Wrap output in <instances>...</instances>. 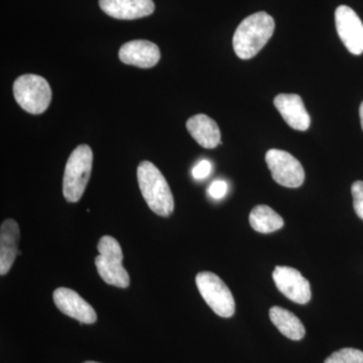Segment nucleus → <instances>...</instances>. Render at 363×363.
<instances>
[{
  "mask_svg": "<svg viewBox=\"0 0 363 363\" xmlns=\"http://www.w3.org/2000/svg\"><path fill=\"white\" fill-rule=\"evenodd\" d=\"M266 162L272 179L286 188H298L305 181V171L301 162L285 150H267Z\"/></svg>",
  "mask_w": 363,
  "mask_h": 363,
  "instance_id": "7",
  "label": "nucleus"
},
{
  "mask_svg": "<svg viewBox=\"0 0 363 363\" xmlns=\"http://www.w3.org/2000/svg\"><path fill=\"white\" fill-rule=\"evenodd\" d=\"M324 363H363V352L355 348H342L332 353Z\"/></svg>",
  "mask_w": 363,
  "mask_h": 363,
  "instance_id": "18",
  "label": "nucleus"
},
{
  "mask_svg": "<svg viewBox=\"0 0 363 363\" xmlns=\"http://www.w3.org/2000/svg\"><path fill=\"white\" fill-rule=\"evenodd\" d=\"M353 197V207L357 216L363 220V182L357 181L351 186Z\"/></svg>",
  "mask_w": 363,
  "mask_h": 363,
  "instance_id": "19",
  "label": "nucleus"
},
{
  "mask_svg": "<svg viewBox=\"0 0 363 363\" xmlns=\"http://www.w3.org/2000/svg\"><path fill=\"white\" fill-rule=\"evenodd\" d=\"M274 104L293 130L305 131L310 128L311 117L306 109L302 98L297 94H279Z\"/></svg>",
  "mask_w": 363,
  "mask_h": 363,
  "instance_id": "12",
  "label": "nucleus"
},
{
  "mask_svg": "<svg viewBox=\"0 0 363 363\" xmlns=\"http://www.w3.org/2000/svg\"><path fill=\"white\" fill-rule=\"evenodd\" d=\"M227 192V184L224 181L218 180L215 181L211 184L209 189H208V193L214 199H221L225 196Z\"/></svg>",
  "mask_w": 363,
  "mask_h": 363,
  "instance_id": "21",
  "label": "nucleus"
},
{
  "mask_svg": "<svg viewBox=\"0 0 363 363\" xmlns=\"http://www.w3.org/2000/svg\"><path fill=\"white\" fill-rule=\"evenodd\" d=\"M20 227L13 219H6L0 227V274L4 276L11 271L18 252Z\"/></svg>",
  "mask_w": 363,
  "mask_h": 363,
  "instance_id": "14",
  "label": "nucleus"
},
{
  "mask_svg": "<svg viewBox=\"0 0 363 363\" xmlns=\"http://www.w3.org/2000/svg\"><path fill=\"white\" fill-rule=\"evenodd\" d=\"M250 223L260 233H274L284 226L283 218L267 205H257L253 208L250 214Z\"/></svg>",
  "mask_w": 363,
  "mask_h": 363,
  "instance_id": "17",
  "label": "nucleus"
},
{
  "mask_svg": "<svg viewBox=\"0 0 363 363\" xmlns=\"http://www.w3.org/2000/svg\"><path fill=\"white\" fill-rule=\"evenodd\" d=\"M97 248L99 255L95 257V266L101 279L108 285L128 288L130 279L123 266V253L118 241L105 235L99 240Z\"/></svg>",
  "mask_w": 363,
  "mask_h": 363,
  "instance_id": "4",
  "label": "nucleus"
},
{
  "mask_svg": "<svg viewBox=\"0 0 363 363\" xmlns=\"http://www.w3.org/2000/svg\"><path fill=\"white\" fill-rule=\"evenodd\" d=\"M272 279L279 292L297 304L305 305L311 300V286L301 272L290 267H277Z\"/></svg>",
  "mask_w": 363,
  "mask_h": 363,
  "instance_id": "8",
  "label": "nucleus"
},
{
  "mask_svg": "<svg viewBox=\"0 0 363 363\" xmlns=\"http://www.w3.org/2000/svg\"><path fill=\"white\" fill-rule=\"evenodd\" d=\"M83 363H100V362H83Z\"/></svg>",
  "mask_w": 363,
  "mask_h": 363,
  "instance_id": "23",
  "label": "nucleus"
},
{
  "mask_svg": "<svg viewBox=\"0 0 363 363\" xmlns=\"http://www.w3.org/2000/svg\"><path fill=\"white\" fill-rule=\"evenodd\" d=\"M138 181L143 199L152 211L162 217H169L173 213L175 202L168 182L152 162H140Z\"/></svg>",
  "mask_w": 363,
  "mask_h": 363,
  "instance_id": "2",
  "label": "nucleus"
},
{
  "mask_svg": "<svg viewBox=\"0 0 363 363\" xmlns=\"http://www.w3.org/2000/svg\"><path fill=\"white\" fill-rule=\"evenodd\" d=\"M93 152L89 145L76 147L67 162L63 180V194L67 201L78 202L84 193L92 172Z\"/></svg>",
  "mask_w": 363,
  "mask_h": 363,
  "instance_id": "3",
  "label": "nucleus"
},
{
  "mask_svg": "<svg viewBox=\"0 0 363 363\" xmlns=\"http://www.w3.org/2000/svg\"><path fill=\"white\" fill-rule=\"evenodd\" d=\"M187 130L196 142L205 149H214L221 143V133L213 119L197 114L188 119Z\"/></svg>",
  "mask_w": 363,
  "mask_h": 363,
  "instance_id": "15",
  "label": "nucleus"
},
{
  "mask_svg": "<svg viewBox=\"0 0 363 363\" xmlns=\"http://www.w3.org/2000/svg\"><path fill=\"white\" fill-rule=\"evenodd\" d=\"M13 94L21 108L30 114L47 111L52 101V90L45 78L26 74L14 81Z\"/></svg>",
  "mask_w": 363,
  "mask_h": 363,
  "instance_id": "5",
  "label": "nucleus"
},
{
  "mask_svg": "<svg viewBox=\"0 0 363 363\" xmlns=\"http://www.w3.org/2000/svg\"><path fill=\"white\" fill-rule=\"evenodd\" d=\"M196 285L212 311L223 318L233 317L235 301L231 291L217 274L202 272L196 276Z\"/></svg>",
  "mask_w": 363,
  "mask_h": 363,
  "instance_id": "6",
  "label": "nucleus"
},
{
  "mask_svg": "<svg viewBox=\"0 0 363 363\" xmlns=\"http://www.w3.org/2000/svg\"><path fill=\"white\" fill-rule=\"evenodd\" d=\"M274 30V18L264 11L247 16L234 33L233 49L236 56L242 60L257 56L271 39Z\"/></svg>",
  "mask_w": 363,
  "mask_h": 363,
  "instance_id": "1",
  "label": "nucleus"
},
{
  "mask_svg": "<svg viewBox=\"0 0 363 363\" xmlns=\"http://www.w3.org/2000/svg\"><path fill=\"white\" fill-rule=\"evenodd\" d=\"M335 25L339 38L353 55L363 52V25L357 13L350 6H340L335 11Z\"/></svg>",
  "mask_w": 363,
  "mask_h": 363,
  "instance_id": "9",
  "label": "nucleus"
},
{
  "mask_svg": "<svg viewBox=\"0 0 363 363\" xmlns=\"http://www.w3.org/2000/svg\"><path fill=\"white\" fill-rule=\"evenodd\" d=\"M119 59L126 65L147 69L156 66L161 59L159 47L145 40L126 43L119 50Z\"/></svg>",
  "mask_w": 363,
  "mask_h": 363,
  "instance_id": "11",
  "label": "nucleus"
},
{
  "mask_svg": "<svg viewBox=\"0 0 363 363\" xmlns=\"http://www.w3.org/2000/svg\"><path fill=\"white\" fill-rule=\"evenodd\" d=\"M100 9L117 20H138L155 11L152 0H99Z\"/></svg>",
  "mask_w": 363,
  "mask_h": 363,
  "instance_id": "13",
  "label": "nucleus"
},
{
  "mask_svg": "<svg viewBox=\"0 0 363 363\" xmlns=\"http://www.w3.org/2000/svg\"><path fill=\"white\" fill-rule=\"evenodd\" d=\"M212 166L209 161L207 160H203V161L198 162L194 167L192 171V175L194 177L196 180H203L209 175L211 172Z\"/></svg>",
  "mask_w": 363,
  "mask_h": 363,
  "instance_id": "20",
  "label": "nucleus"
},
{
  "mask_svg": "<svg viewBox=\"0 0 363 363\" xmlns=\"http://www.w3.org/2000/svg\"><path fill=\"white\" fill-rule=\"evenodd\" d=\"M269 319L286 338L295 341L304 338L306 334L304 325L289 310L274 306L269 310Z\"/></svg>",
  "mask_w": 363,
  "mask_h": 363,
  "instance_id": "16",
  "label": "nucleus"
},
{
  "mask_svg": "<svg viewBox=\"0 0 363 363\" xmlns=\"http://www.w3.org/2000/svg\"><path fill=\"white\" fill-rule=\"evenodd\" d=\"M52 298L60 311L77 320L81 324H94L96 322V312L92 306L75 291L68 288L56 289Z\"/></svg>",
  "mask_w": 363,
  "mask_h": 363,
  "instance_id": "10",
  "label": "nucleus"
},
{
  "mask_svg": "<svg viewBox=\"0 0 363 363\" xmlns=\"http://www.w3.org/2000/svg\"><path fill=\"white\" fill-rule=\"evenodd\" d=\"M359 116H360V123H362V130H363V102H362V105H360Z\"/></svg>",
  "mask_w": 363,
  "mask_h": 363,
  "instance_id": "22",
  "label": "nucleus"
}]
</instances>
